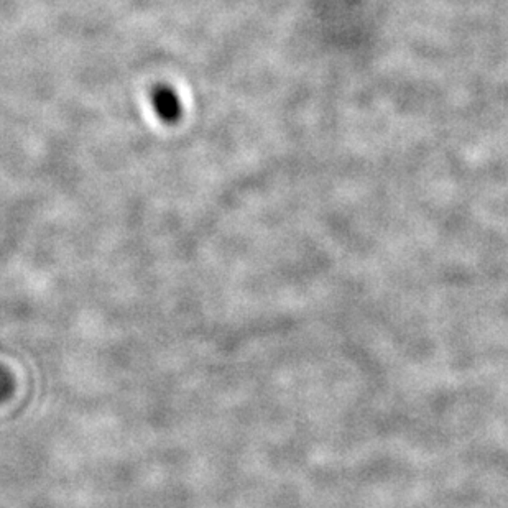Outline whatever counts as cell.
Instances as JSON below:
<instances>
[{
  "label": "cell",
  "mask_w": 508,
  "mask_h": 508,
  "mask_svg": "<svg viewBox=\"0 0 508 508\" xmlns=\"http://www.w3.org/2000/svg\"><path fill=\"white\" fill-rule=\"evenodd\" d=\"M153 107L165 122L173 123L181 117V104L170 88H156L153 91Z\"/></svg>",
  "instance_id": "1"
}]
</instances>
